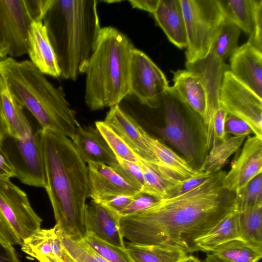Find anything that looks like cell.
I'll return each instance as SVG.
<instances>
[{
	"label": "cell",
	"instance_id": "cell-30",
	"mask_svg": "<svg viewBox=\"0 0 262 262\" xmlns=\"http://www.w3.org/2000/svg\"><path fill=\"white\" fill-rule=\"evenodd\" d=\"M125 249L132 262H180L188 255L181 250L130 243Z\"/></svg>",
	"mask_w": 262,
	"mask_h": 262
},
{
	"label": "cell",
	"instance_id": "cell-45",
	"mask_svg": "<svg viewBox=\"0 0 262 262\" xmlns=\"http://www.w3.org/2000/svg\"><path fill=\"white\" fill-rule=\"evenodd\" d=\"M6 88L4 80L0 74V140L2 141L8 136V130L5 120L3 103L2 96V92Z\"/></svg>",
	"mask_w": 262,
	"mask_h": 262
},
{
	"label": "cell",
	"instance_id": "cell-32",
	"mask_svg": "<svg viewBox=\"0 0 262 262\" xmlns=\"http://www.w3.org/2000/svg\"><path fill=\"white\" fill-rule=\"evenodd\" d=\"M237 212L240 239L262 248V205Z\"/></svg>",
	"mask_w": 262,
	"mask_h": 262
},
{
	"label": "cell",
	"instance_id": "cell-15",
	"mask_svg": "<svg viewBox=\"0 0 262 262\" xmlns=\"http://www.w3.org/2000/svg\"><path fill=\"white\" fill-rule=\"evenodd\" d=\"M88 164L89 197L92 200L104 201L117 196H134L141 192L111 166L99 163Z\"/></svg>",
	"mask_w": 262,
	"mask_h": 262
},
{
	"label": "cell",
	"instance_id": "cell-3",
	"mask_svg": "<svg viewBox=\"0 0 262 262\" xmlns=\"http://www.w3.org/2000/svg\"><path fill=\"white\" fill-rule=\"evenodd\" d=\"M42 23L55 52L60 77L84 73L101 30L96 0H53Z\"/></svg>",
	"mask_w": 262,
	"mask_h": 262
},
{
	"label": "cell",
	"instance_id": "cell-18",
	"mask_svg": "<svg viewBox=\"0 0 262 262\" xmlns=\"http://www.w3.org/2000/svg\"><path fill=\"white\" fill-rule=\"evenodd\" d=\"M72 141L85 163H99L112 167L117 163L115 155L96 126L79 125Z\"/></svg>",
	"mask_w": 262,
	"mask_h": 262
},
{
	"label": "cell",
	"instance_id": "cell-41",
	"mask_svg": "<svg viewBox=\"0 0 262 262\" xmlns=\"http://www.w3.org/2000/svg\"><path fill=\"white\" fill-rule=\"evenodd\" d=\"M158 201L152 196L139 192L134 196L133 201L123 211L121 216L147 209L155 205Z\"/></svg>",
	"mask_w": 262,
	"mask_h": 262
},
{
	"label": "cell",
	"instance_id": "cell-22",
	"mask_svg": "<svg viewBox=\"0 0 262 262\" xmlns=\"http://www.w3.org/2000/svg\"><path fill=\"white\" fill-rule=\"evenodd\" d=\"M172 73L173 87L183 101L202 119L206 110L207 95L202 79L187 69Z\"/></svg>",
	"mask_w": 262,
	"mask_h": 262
},
{
	"label": "cell",
	"instance_id": "cell-23",
	"mask_svg": "<svg viewBox=\"0 0 262 262\" xmlns=\"http://www.w3.org/2000/svg\"><path fill=\"white\" fill-rule=\"evenodd\" d=\"M145 140L151 151L158 159L160 166L166 171L179 180H186L205 173L194 168L186 160L173 150L150 136L147 133Z\"/></svg>",
	"mask_w": 262,
	"mask_h": 262
},
{
	"label": "cell",
	"instance_id": "cell-35",
	"mask_svg": "<svg viewBox=\"0 0 262 262\" xmlns=\"http://www.w3.org/2000/svg\"><path fill=\"white\" fill-rule=\"evenodd\" d=\"M262 205V173L236 192L235 210L242 211Z\"/></svg>",
	"mask_w": 262,
	"mask_h": 262
},
{
	"label": "cell",
	"instance_id": "cell-11",
	"mask_svg": "<svg viewBox=\"0 0 262 262\" xmlns=\"http://www.w3.org/2000/svg\"><path fill=\"white\" fill-rule=\"evenodd\" d=\"M169 86L160 69L145 53L134 48L130 62L129 94L148 106Z\"/></svg>",
	"mask_w": 262,
	"mask_h": 262
},
{
	"label": "cell",
	"instance_id": "cell-17",
	"mask_svg": "<svg viewBox=\"0 0 262 262\" xmlns=\"http://www.w3.org/2000/svg\"><path fill=\"white\" fill-rule=\"evenodd\" d=\"M229 67L238 80L262 98V52L247 42L230 57Z\"/></svg>",
	"mask_w": 262,
	"mask_h": 262
},
{
	"label": "cell",
	"instance_id": "cell-36",
	"mask_svg": "<svg viewBox=\"0 0 262 262\" xmlns=\"http://www.w3.org/2000/svg\"><path fill=\"white\" fill-rule=\"evenodd\" d=\"M83 239L109 262H132L126 249L110 244L91 233H87Z\"/></svg>",
	"mask_w": 262,
	"mask_h": 262
},
{
	"label": "cell",
	"instance_id": "cell-40",
	"mask_svg": "<svg viewBox=\"0 0 262 262\" xmlns=\"http://www.w3.org/2000/svg\"><path fill=\"white\" fill-rule=\"evenodd\" d=\"M225 133L231 134L234 136H247L253 134L248 124L241 119L233 115L228 114L225 121Z\"/></svg>",
	"mask_w": 262,
	"mask_h": 262
},
{
	"label": "cell",
	"instance_id": "cell-31",
	"mask_svg": "<svg viewBox=\"0 0 262 262\" xmlns=\"http://www.w3.org/2000/svg\"><path fill=\"white\" fill-rule=\"evenodd\" d=\"M241 31L237 26L225 18L215 35L209 52L225 62L239 47Z\"/></svg>",
	"mask_w": 262,
	"mask_h": 262
},
{
	"label": "cell",
	"instance_id": "cell-1",
	"mask_svg": "<svg viewBox=\"0 0 262 262\" xmlns=\"http://www.w3.org/2000/svg\"><path fill=\"white\" fill-rule=\"evenodd\" d=\"M226 173L220 170L188 192L120 216L123 237L134 245L198 251V241L235 210L236 192L223 186Z\"/></svg>",
	"mask_w": 262,
	"mask_h": 262
},
{
	"label": "cell",
	"instance_id": "cell-2",
	"mask_svg": "<svg viewBox=\"0 0 262 262\" xmlns=\"http://www.w3.org/2000/svg\"><path fill=\"white\" fill-rule=\"evenodd\" d=\"M42 130L45 189L61 232L73 240L87 234L84 221L89 197L88 170L72 140L53 131Z\"/></svg>",
	"mask_w": 262,
	"mask_h": 262
},
{
	"label": "cell",
	"instance_id": "cell-39",
	"mask_svg": "<svg viewBox=\"0 0 262 262\" xmlns=\"http://www.w3.org/2000/svg\"><path fill=\"white\" fill-rule=\"evenodd\" d=\"M53 0H24L27 12L33 22H42Z\"/></svg>",
	"mask_w": 262,
	"mask_h": 262
},
{
	"label": "cell",
	"instance_id": "cell-21",
	"mask_svg": "<svg viewBox=\"0 0 262 262\" xmlns=\"http://www.w3.org/2000/svg\"><path fill=\"white\" fill-rule=\"evenodd\" d=\"M152 14L171 43L180 49L186 48L185 24L180 0H160Z\"/></svg>",
	"mask_w": 262,
	"mask_h": 262
},
{
	"label": "cell",
	"instance_id": "cell-47",
	"mask_svg": "<svg viewBox=\"0 0 262 262\" xmlns=\"http://www.w3.org/2000/svg\"><path fill=\"white\" fill-rule=\"evenodd\" d=\"M160 0H130L128 1L133 8L147 11L153 14L156 10Z\"/></svg>",
	"mask_w": 262,
	"mask_h": 262
},
{
	"label": "cell",
	"instance_id": "cell-34",
	"mask_svg": "<svg viewBox=\"0 0 262 262\" xmlns=\"http://www.w3.org/2000/svg\"><path fill=\"white\" fill-rule=\"evenodd\" d=\"M100 132L116 157L138 163L139 157L128 146L123 140L104 121L95 122Z\"/></svg>",
	"mask_w": 262,
	"mask_h": 262
},
{
	"label": "cell",
	"instance_id": "cell-49",
	"mask_svg": "<svg viewBox=\"0 0 262 262\" xmlns=\"http://www.w3.org/2000/svg\"><path fill=\"white\" fill-rule=\"evenodd\" d=\"M180 262H202L197 257L193 255H187L184 259Z\"/></svg>",
	"mask_w": 262,
	"mask_h": 262
},
{
	"label": "cell",
	"instance_id": "cell-13",
	"mask_svg": "<svg viewBox=\"0 0 262 262\" xmlns=\"http://www.w3.org/2000/svg\"><path fill=\"white\" fill-rule=\"evenodd\" d=\"M260 173H262V138L254 135L247 138L239 155L232 162L230 170L224 177L223 186L236 192Z\"/></svg>",
	"mask_w": 262,
	"mask_h": 262
},
{
	"label": "cell",
	"instance_id": "cell-46",
	"mask_svg": "<svg viewBox=\"0 0 262 262\" xmlns=\"http://www.w3.org/2000/svg\"><path fill=\"white\" fill-rule=\"evenodd\" d=\"M0 262H20L12 246L1 241Z\"/></svg>",
	"mask_w": 262,
	"mask_h": 262
},
{
	"label": "cell",
	"instance_id": "cell-43",
	"mask_svg": "<svg viewBox=\"0 0 262 262\" xmlns=\"http://www.w3.org/2000/svg\"><path fill=\"white\" fill-rule=\"evenodd\" d=\"M134 196H117L107 200L98 202L121 216L133 201Z\"/></svg>",
	"mask_w": 262,
	"mask_h": 262
},
{
	"label": "cell",
	"instance_id": "cell-24",
	"mask_svg": "<svg viewBox=\"0 0 262 262\" xmlns=\"http://www.w3.org/2000/svg\"><path fill=\"white\" fill-rule=\"evenodd\" d=\"M138 164L144 181L140 192L158 200L167 198L174 186L182 180L172 176L161 167L148 163L141 158Z\"/></svg>",
	"mask_w": 262,
	"mask_h": 262
},
{
	"label": "cell",
	"instance_id": "cell-8",
	"mask_svg": "<svg viewBox=\"0 0 262 262\" xmlns=\"http://www.w3.org/2000/svg\"><path fill=\"white\" fill-rule=\"evenodd\" d=\"M165 125L156 127L158 134L186 158L191 165L198 157V149L186 116L192 111L181 98L174 88L166 89L156 99Z\"/></svg>",
	"mask_w": 262,
	"mask_h": 262
},
{
	"label": "cell",
	"instance_id": "cell-33",
	"mask_svg": "<svg viewBox=\"0 0 262 262\" xmlns=\"http://www.w3.org/2000/svg\"><path fill=\"white\" fill-rule=\"evenodd\" d=\"M64 250L74 262H109L96 252L83 239L73 240L55 225Z\"/></svg>",
	"mask_w": 262,
	"mask_h": 262
},
{
	"label": "cell",
	"instance_id": "cell-20",
	"mask_svg": "<svg viewBox=\"0 0 262 262\" xmlns=\"http://www.w3.org/2000/svg\"><path fill=\"white\" fill-rule=\"evenodd\" d=\"M21 250L39 262H70L64 249L56 227L40 229L26 239Z\"/></svg>",
	"mask_w": 262,
	"mask_h": 262
},
{
	"label": "cell",
	"instance_id": "cell-42",
	"mask_svg": "<svg viewBox=\"0 0 262 262\" xmlns=\"http://www.w3.org/2000/svg\"><path fill=\"white\" fill-rule=\"evenodd\" d=\"M212 174L206 172L199 177L180 180L172 188L168 198L178 195L191 190L202 184Z\"/></svg>",
	"mask_w": 262,
	"mask_h": 262
},
{
	"label": "cell",
	"instance_id": "cell-48",
	"mask_svg": "<svg viewBox=\"0 0 262 262\" xmlns=\"http://www.w3.org/2000/svg\"><path fill=\"white\" fill-rule=\"evenodd\" d=\"M8 56V48L4 44L0 34V60L7 58Z\"/></svg>",
	"mask_w": 262,
	"mask_h": 262
},
{
	"label": "cell",
	"instance_id": "cell-25",
	"mask_svg": "<svg viewBox=\"0 0 262 262\" xmlns=\"http://www.w3.org/2000/svg\"><path fill=\"white\" fill-rule=\"evenodd\" d=\"M236 239H240V232L238 212L235 210L198 241V249L211 252L218 246Z\"/></svg>",
	"mask_w": 262,
	"mask_h": 262
},
{
	"label": "cell",
	"instance_id": "cell-51",
	"mask_svg": "<svg viewBox=\"0 0 262 262\" xmlns=\"http://www.w3.org/2000/svg\"><path fill=\"white\" fill-rule=\"evenodd\" d=\"M70 262H74L72 259Z\"/></svg>",
	"mask_w": 262,
	"mask_h": 262
},
{
	"label": "cell",
	"instance_id": "cell-37",
	"mask_svg": "<svg viewBox=\"0 0 262 262\" xmlns=\"http://www.w3.org/2000/svg\"><path fill=\"white\" fill-rule=\"evenodd\" d=\"M117 163L113 167L128 184L138 189H142L144 181L141 169L138 163L127 161L117 157Z\"/></svg>",
	"mask_w": 262,
	"mask_h": 262
},
{
	"label": "cell",
	"instance_id": "cell-50",
	"mask_svg": "<svg viewBox=\"0 0 262 262\" xmlns=\"http://www.w3.org/2000/svg\"><path fill=\"white\" fill-rule=\"evenodd\" d=\"M205 262H224L212 255L210 253L207 254L205 258Z\"/></svg>",
	"mask_w": 262,
	"mask_h": 262
},
{
	"label": "cell",
	"instance_id": "cell-12",
	"mask_svg": "<svg viewBox=\"0 0 262 262\" xmlns=\"http://www.w3.org/2000/svg\"><path fill=\"white\" fill-rule=\"evenodd\" d=\"M32 22L24 0H0V34L9 57L15 58L28 54Z\"/></svg>",
	"mask_w": 262,
	"mask_h": 262
},
{
	"label": "cell",
	"instance_id": "cell-6",
	"mask_svg": "<svg viewBox=\"0 0 262 262\" xmlns=\"http://www.w3.org/2000/svg\"><path fill=\"white\" fill-rule=\"evenodd\" d=\"M41 222L27 194L10 180H0V241L21 246Z\"/></svg>",
	"mask_w": 262,
	"mask_h": 262
},
{
	"label": "cell",
	"instance_id": "cell-9",
	"mask_svg": "<svg viewBox=\"0 0 262 262\" xmlns=\"http://www.w3.org/2000/svg\"><path fill=\"white\" fill-rule=\"evenodd\" d=\"M2 141L15 171V177L21 183L45 188L46 176L42 147L41 128L25 139L7 136Z\"/></svg>",
	"mask_w": 262,
	"mask_h": 262
},
{
	"label": "cell",
	"instance_id": "cell-10",
	"mask_svg": "<svg viewBox=\"0 0 262 262\" xmlns=\"http://www.w3.org/2000/svg\"><path fill=\"white\" fill-rule=\"evenodd\" d=\"M220 102L228 114L237 117L262 138V98L238 80L229 70L223 75Z\"/></svg>",
	"mask_w": 262,
	"mask_h": 262
},
{
	"label": "cell",
	"instance_id": "cell-14",
	"mask_svg": "<svg viewBox=\"0 0 262 262\" xmlns=\"http://www.w3.org/2000/svg\"><path fill=\"white\" fill-rule=\"evenodd\" d=\"M104 121L140 158L161 167L156 156L146 143L145 136L147 132L131 115L116 105L110 107Z\"/></svg>",
	"mask_w": 262,
	"mask_h": 262
},
{
	"label": "cell",
	"instance_id": "cell-16",
	"mask_svg": "<svg viewBox=\"0 0 262 262\" xmlns=\"http://www.w3.org/2000/svg\"><path fill=\"white\" fill-rule=\"evenodd\" d=\"M120 215L92 200L86 204L84 221L87 233L114 246L125 249L120 227Z\"/></svg>",
	"mask_w": 262,
	"mask_h": 262
},
{
	"label": "cell",
	"instance_id": "cell-5",
	"mask_svg": "<svg viewBox=\"0 0 262 262\" xmlns=\"http://www.w3.org/2000/svg\"><path fill=\"white\" fill-rule=\"evenodd\" d=\"M134 46L117 28H101L86 74L85 103L91 111L118 105L130 93L129 69Z\"/></svg>",
	"mask_w": 262,
	"mask_h": 262
},
{
	"label": "cell",
	"instance_id": "cell-44",
	"mask_svg": "<svg viewBox=\"0 0 262 262\" xmlns=\"http://www.w3.org/2000/svg\"><path fill=\"white\" fill-rule=\"evenodd\" d=\"M15 177V171L0 140V180H10Z\"/></svg>",
	"mask_w": 262,
	"mask_h": 262
},
{
	"label": "cell",
	"instance_id": "cell-28",
	"mask_svg": "<svg viewBox=\"0 0 262 262\" xmlns=\"http://www.w3.org/2000/svg\"><path fill=\"white\" fill-rule=\"evenodd\" d=\"M210 253L224 262H259L262 257V248L241 239L224 243Z\"/></svg>",
	"mask_w": 262,
	"mask_h": 262
},
{
	"label": "cell",
	"instance_id": "cell-4",
	"mask_svg": "<svg viewBox=\"0 0 262 262\" xmlns=\"http://www.w3.org/2000/svg\"><path fill=\"white\" fill-rule=\"evenodd\" d=\"M0 74L11 95L31 112L42 129L73 140L79 124L61 87L55 86L30 60L8 56L0 60Z\"/></svg>",
	"mask_w": 262,
	"mask_h": 262
},
{
	"label": "cell",
	"instance_id": "cell-7",
	"mask_svg": "<svg viewBox=\"0 0 262 262\" xmlns=\"http://www.w3.org/2000/svg\"><path fill=\"white\" fill-rule=\"evenodd\" d=\"M187 35L186 63L208 55L225 19L216 0H180Z\"/></svg>",
	"mask_w": 262,
	"mask_h": 262
},
{
	"label": "cell",
	"instance_id": "cell-27",
	"mask_svg": "<svg viewBox=\"0 0 262 262\" xmlns=\"http://www.w3.org/2000/svg\"><path fill=\"white\" fill-rule=\"evenodd\" d=\"M224 16L249 36L252 33L255 0H216Z\"/></svg>",
	"mask_w": 262,
	"mask_h": 262
},
{
	"label": "cell",
	"instance_id": "cell-19",
	"mask_svg": "<svg viewBox=\"0 0 262 262\" xmlns=\"http://www.w3.org/2000/svg\"><path fill=\"white\" fill-rule=\"evenodd\" d=\"M30 61L43 74L60 77L56 56L42 22H32L29 33Z\"/></svg>",
	"mask_w": 262,
	"mask_h": 262
},
{
	"label": "cell",
	"instance_id": "cell-26",
	"mask_svg": "<svg viewBox=\"0 0 262 262\" xmlns=\"http://www.w3.org/2000/svg\"><path fill=\"white\" fill-rule=\"evenodd\" d=\"M8 136L16 139H25L33 132L24 106L9 93L7 88L2 93Z\"/></svg>",
	"mask_w": 262,
	"mask_h": 262
},
{
	"label": "cell",
	"instance_id": "cell-38",
	"mask_svg": "<svg viewBox=\"0 0 262 262\" xmlns=\"http://www.w3.org/2000/svg\"><path fill=\"white\" fill-rule=\"evenodd\" d=\"M247 42L262 52V0H255L254 28Z\"/></svg>",
	"mask_w": 262,
	"mask_h": 262
},
{
	"label": "cell",
	"instance_id": "cell-29",
	"mask_svg": "<svg viewBox=\"0 0 262 262\" xmlns=\"http://www.w3.org/2000/svg\"><path fill=\"white\" fill-rule=\"evenodd\" d=\"M246 137L241 136L227 138L213 146L199 170L209 173L221 170L230 157L240 148Z\"/></svg>",
	"mask_w": 262,
	"mask_h": 262
}]
</instances>
